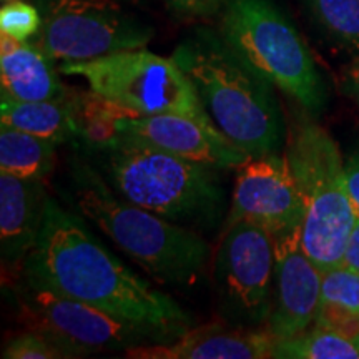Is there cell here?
<instances>
[{
	"label": "cell",
	"mask_w": 359,
	"mask_h": 359,
	"mask_svg": "<svg viewBox=\"0 0 359 359\" xmlns=\"http://www.w3.org/2000/svg\"><path fill=\"white\" fill-rule=\"evenodd\" d=\"M92 148L111 187L130 203L175 223H212L222 212V170L125 137Z\"/></svg>",
	"instance_id": "obj_4"
},
{
	"label": "cell",
	"mask_w": 359,
	"mask_h": 359,
	"mask_svg": "<svg viewBox=\"0 0 359 359\" xmlns=\"http://www.w3.org/2000/svg\"><path fill=\"white\" fill-rule=\"evenodd\" d=\"M344 175H346L349 198H351L354 210H356L359 217V147L354 150V154L349 156L346 163H344Z\"/></svg>",
	"instance_id": "obj_26"
},
{
	"label": "cell",
	"mask_w": 359,
	"mask_h": 359,
	"mask_svg": "<svg viewBox=\"0 0 359 359\" xmlns=\"http://www.w3.org/2000/svg\"><path fill=\"white\" fill-rule=\"evenodd\" d=\"M341 264H344V266L351 268L354 271L359 273V217L356 219V223H354L351 233H349L346 250H344Z\"/></svg>",
	"instance_id": "obj_27"
},
{
	"label": "cell",
	"mask_w": 359,
	"mask_h": 359,
	"mask_svg": "<svg viewBox=\"0 0 359 359\" xmlns=\"http://www.w3.org/2000/svg\"><path fill=\"white\" fill-rule=\"evenodd\" d=\"M219 35L250 69L303 109L318 111L325 107L326 88L316 62L271 0H228Z\"/></svg>",
	"instance_id": "obj_6"
},
{
	"label": "cell",
	"mask_w": 359,
	"mask_h": 359,
	"mask_svg": "<svg viewBox=\"0 0 359 359\" xmlns=\"http://www.w3.org/2000/svg\"><path fill=\"white\" fill-rule=\"evenodd\" d=\"M275 358L281 359H359V336L334 333L313 326L288 339L276 341Z\"/></svg>",
	"instance_id": "obj_19"
},
{
	"label": "cell",
	"mask_w": 359,
	"mask_h": 359,
	"mask_svg": "<svg viewBox=\"0 0 359 359\" xmlns=\"http://www.w3.org/2000/svg\"><path fill=\"white\" fill-rule=\"evenodd\" d=\"M50 196L43 180L0 172V255L4 275L22 273L37 243Z\"/></svg>",
	"instance_id": "obj_15"
},
{
	"label": "cell",
	"mask_w": 359,
	"mask_h": 359,
	"mask_svg": "<svg viewBox=\"0 0 359 359\" xmlns=\"http://www.w3.org/2000/svg\"><path fill=\"white\" fill-rule=\"evenodd\" d=\"M2 358L6 359H65V354L52 341L34 330H25L7 343Z\"/></svg>",
	"instance_id": "obj_23"
},
{
	"label": "cell",
	"mask_w": 359,
	"mask_h": 359,
	"mask_svg": "<svg viewBox=\"0 0 359 359\" xmlns=\"http://www.w3.org/2000/svg\"><path fill=\"white\" fill-rule=\"evenodd\" d=\"M52 140L22 132L8 125L0 127V172L20 178L45 180L55 163Z\"/></svg>",
	"instance_id": "obj_18"
},
{
	"label": "cell",
	"mask_w": 359,
	"mask_h": 359,
	"mask_svg": "<svg viewBox=\"0 0 359 359\" xmlns=\"http://www.w3.org/2000/svg\"><path fill=\"white\" fill-rule=\"evenodd\" d=\"M321 302L338 303L359 311V273L344 264L323 269Z\"/></svg>",
	"instance_id": "obj_21"
},
{
	"label": "cell",
	"mask_w": 359,
	"mask_h": 359,
	"mask_svg": "<svg viewBox=\"0 0 359 359\" xmlns=\"http://www.w3.org/2000/svg\"><path fill=\"white\" fill-rule=\"evenodd\" d=\"M304 201L285 156H251L238 168L226 223L250 222L278 238L302 230Z\"/></svg>",
	"instance_id": "obj_11"
},
{
	"label": "cell",
	"mask_w": 359,
	"mask_h": 359,
	"mask_svg": "<svg viewBox=\"0 0 359 359\" xmlns=\"http://www.w3.org/2000/svg\"><path fill=\"white\" fill-rule=\"evenodd\" d=\"M17 306L25 330L43 334L65 358H82L115 349L127 351L154 339L165 343L154 331L27 280L17 291Z\"/></svg>",
	"instance_id": "obj_8"
},
{
	"label": "cell",
	"mask_w": 359,
	"mask_h": 359,
	"mask_svg": "<svg viewBox=\"0 0 359 359\" xmlns=\"http://www.w3.org/2000/svg\"><path fill=\"white\" fill-rule=\"evenodd\" d=\"M60 72L83 79L93 93L132 116L175 114L212 123L190 79L172 57L137 48L88 62H67Z\"/></svg>",
	"instance_id": "obj_7"
},
{
	"label": "cell",
	"mask_w": 359,
	"mask_h": 359,
	"mask_svg": "<svg viewBox=\"0 0 359 359\" xmlns=\"http://www.w3.org/2000/svg\"><path fill=\"white\" fill-rule=\"evenodd\" d=\"M52 58L39 45L0 35V82L2 95L13 100L37 102L65 97Z\"/></svg>",
	"instance_id": "obj_16"
},
{
	"label": "cell",
	"mask_w": 359,
	"mask_h": 359,
	"mask_svg": "<svg viewBox=\"0 0 359 359\" xmlns=\"http://www.w3.org/2000/svg\"><path fill=\"white\" fill-rule=\"evenodd\" d=\"M321 278L323 269L303 248L302 230L278 238L271 309L264 323L278 341L313 325L321 304Z\"/></svg>",
	"instance_id": "obj_12"
},
{
	"label": "cell",
	"mask_w": 359,
	"mask_h": 359,
	"mask_svg": "<svg viewBox=\"0 0 359 359\" xmlns=\"http://www.w3.org/2000/svg\"><path fill=\"white\" fill-rule=\"evenodd\" d=\"M72 196L79 213L155 280L191 285L210 258V246L198 233L114 195L83 161L72 165Z\"/></svg>",
	"instance_id": "obj_3"
},
{
	"label": "cell",
	"mask_w": 359,
	"mask_h": 359,
	"mask_svg": "<svg viewBox=\"0 0 359 359\" xmlns=\"http://www.w3.org/2000/svg\"><path fill=\"white\" fill-rule=\"evenodd\" d=\"M0 122L22 132L37 135L53 143H64L77 137L74 93L55 100L22 102L2 95Z\"/></svg>",
	"instance_id": "obj_17"
},
{
	"label": "cell",
	"mask_w": 359,
	"mask_h": 359,
	"mask_svg": "<svg viewBox=\"0 0 359 359\" xmlns=\"http://www.w3.org/2000/svg\"><path fill=\"white\" fill-rule=\"evenodd\" d=\"M276 338L266 327L246 330L222 321L190 327L167 343L128 348L130 359H268L275 358Z\"/></svg>",
	"instance_id": "obj_14"
},
{
	"label": "cell",
	"mask_w": 359,
	"mask_h": 359,
	"mask_svg": "<svg viewBox=\"0 0 359 359\" xmlns=\"http://www.w3.org/2000/svg\"><path fill=\"white\" fill-rule=\"evenodd\" d=\"M304 4L327 37L359 50V0H304Z\"/></svg>",
	"instance_id": "obj_20"
},
{
	"label": "cell",
	"mask_w": 359,
	"mask_h": 359,
	"mask_svg": "<svg viewBox=\"0 0 359 359\" xmlns=\"http://www.w3.org/2000/svg\"><path fill=\"white\" fill-rule=\"evenodd\" d=\"M172 58L219 133L250 156L276 154L283 123L273 85L250 69L222 35L198 30L175 48Z\"/></svg>",
	"instance_id": "obj_2"
},
{
	"label": "cell",
	"mask_w": 359,
	"mask_h": 359,
	"mask_svg": "<svg viewBox=\"0 0 359 359\" xmlns=\"http://www.w3.org/2000/svg\"><path fill=\"white\" fill-rule=\"evenodd\" d=\"M285 158L306 208L303 248L321 269L338 266L358 219L339 148L320 125L298 120L290 132Z\"/></svg>",
	"instance_id": "obj_5"
},
{
	"label": "cell",
	"mask_w": 359,
	"mask_h": 359,
	"mask_svg": "<svg viewBox=\"0 0 359 359\" xmlns=\"http://www.w3.org/2000/svg\"><path fill=\"white\" fill-rule=\"evenodd\" d=\"M115 137L143 142L168 154L218 170L240 168L246 160L251 158L233 145L212 123L185 115L120 116L116 120Z\"/></svg>",
	"instance_id": "obj_13"
},
{
	"label": "cell",
	"mask_w": 359,
	"mask_h": 359,
	"mask_svg": "<svg viewBox=\"0 0 359 359\" xmlns=\"http://www.w3.org/2000/svg\"><path fill=\"white\" fill-rule=\"evenodd\" d=\"M346 87L349 90V93H351V97L356 100V103L359 105V55L354 58L351 67L348 69Z\"/></svg>",
	"instance_id": "obj_28"
},
{
	"label": "cell",
	"mask_w": 359,
	"mask_h": 359,
	"mask_svg": "<svg viewBox=\"0 0 359 359\" xmlns=\"http://www.w3.org/2000/svg\"><path fill=\"white\" fill-rule=\"evenodd\" d=\"M40 25H42L40 13L30 4L15 0V2L4 6L0 11V30H2V34H7L8 37L20 40V42H25L27 39L37 34Z\"/></svg>",
	"instance_id": "obj_22"
},
{
	"label": "cell",
	"mask_w": 359,
	"mask_h": 359,
	"mask_svg": "<svg viewBox=\"0 0 359 359\" xmlns=\"http://www.w3.org/2000/svg\"><path fill=\"white\" fill-rule=\"evenodd\" d=\"M151 37L154 29L115 0H48L39 47L67 64L145 48Z\"/></svg>",
	"instance_id": "obj_9"
},
{
	"label": "cell",
	"mask_w": 359,
	"mask_h": 359,
	"mask_svg": "<svg viewBox=\"0 0 359 359\" xmlns=\"http://www.w3.org/2000/svg\"><path fill=\"white\" fill-rule=\"evenodd\" d=\"M24 280L173 339L190 330V318L168 294L115 258L82 219L50 198L37 243L22 269Z\"/></svg>",
	"instance_id": "obj_1"
},
{
	"label": "cell",
	"mask_w": 359,
	"mask_h": 359,
	"mask_svg": "<svg viewBox=\"0 0 359 359\" xmlns=\"http://www.w3.org/2000/svg\"><path fill=\"white\" fill-rule=\"evenodd\" d=\"M275 266V236L245 219L226 223L217 255V276L233 311L251 323H266Z\"/></svg>",
	"instance_id": "obj_10"
},
{
	"label": "cell",
	"mask_w": 359,
	"mask_h": 359,
	"mask_svg": "<svg viewBox=\"0 0 359 359\" xmlns=\"http://www.w3.org/2000/svg\"><path fill=\"white\" fill-rule=\"evenodd\" d=\"M175 11L187 17H210L223 11L228 0H168Z\"/></svg>",
	"instance_id": "obj_25"
},
{
	"label": "cell",
	"mask_w": 359,
	"mask_h": 359,
	"mask_svg": "<svg viewBox=\"0 0 359 359\" xmlns=\"http://www.w3.org/2000/svg\"><path fill=\"white\" fill-rule=\"evenodd\" d=\"M313 325L316 327H323V330L349 336V338H358L359 311H354V309L338 303L321 302Z\"/></svg>",
	"instance_id": "obj_24"
}]
</instances>
